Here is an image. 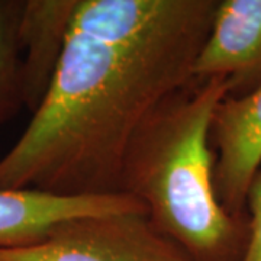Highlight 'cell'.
I'll return each mask as SVG.
<instances>
[{
  "instance_id": "cell-7",
  "label": "cell",
  "mask_w": 261,
  "mask_h": 261,
  "mask_svg": "<svg viewBox=\"0 0 261 261\" xmlns=\"http://www.w3.org/2000/svg\"><path fill=\"white\" fill-rule=\"evenodd\" d=\"M79 0H23L19 22L23 105L42 102L63 57Z\"/></svg>"
},
{
  "instance_id": "cell-5",
  "label": "cell",
  "mask_w": 261,
  "mask_h": 261,
  "mask_svg": "<svg viewBox=\"0 0 261 261\" xmlns=\"http://www.w3.org/2000/svg\"><path fill=\"white\" fill-rule=\"evenodd\" d=\"M222 77L228 97H244L261 86V0H219L192 79Z\"/></svg>"
},
{
  "instance_id": "cell-9",
  "label": "cell",
  "mask_w": 261,
  "mask_h": 261,
  "mask_svg": "<svg viewBox=\"0 0 261 261\" xmlns=\"http://www.w3.org/2000/svg\"><path fill=\"white\" fill-rule=\"evenodd\" d=\"M247 214L250 216L251 233L244 261H261V168L248 187Z\"/></svg>"
},
{
  "instance_id": "cell-6",
  "label": "cell",
  "mask_w": 261,
  "mask_h": 261,
  "mask_svg": "<svg viewBox=\"0 0 261 261\" xmlns=\"http://www.w3.org/2000/svg\"><path fill=\"white\" fill-rule=\"evenodd\" d=\"M147 212L126 193L65 196L38 189H0V248L42 243L63 222L97 215Z\"/></svg>"
},
{
  "instance_id": "cell-1",
  "label": "cell",
  "mask_w": 261,
  "mask_h": 261,
  "mask_svg": "<svg viewBox=\"0 0 261 261\" xmlns=\"http://www.w3.org/2000/svg\"><path fill=\"white\" fill-rule=\"evenodd\" d=\"M218 3L79 0L47 93L0 159V189L122 193L134 134L192 80Z\"/></svg>"
},
{
  "instance_id": "cell-4",
  "label": "cell",
  "mask_w": 261,
  "mask_h": 261,
  "mask_svg": "<svg viewBox=\"0 0 261 261\" xmlns=\"http://www.w3.org/2000/svg\"><path fill=\"white\" fill-rule=\"evenodd\" d=\"M215 152L214 185L228 214H247V193L261 168V86L244 97H228L216 106L211 125Z\"/></svg>"
},
{
  "instance_id": "cell-3",
  "label": "cell",
  "mask_w": 261,
  "mask_h": 261,
  "mask_svg": "<svg viewBox=\"0 0 261 261\" xmlns=\"http://www.w3.org/2000/svg\"><path fill=\"white\" fill-rule=\"evenodd\" d=\"M0 261H196L147 212L97 215L58 225L42 243L0 248Z\"/></svg>"
},
{
  "instance_id": "cell-2",
  "label": "cell",
  "mask_w": 261,
  "mask_h": 261,
  "mask_svg": "<svg viewBox=\"0 0 261 261\" xmlns=\"http://www.w3.org/2000/svg\"><path fill=\"white\" fill-rule=\"evenodd\" d=\"M226 94L222 77L192 79L145 118L122 163V193L196 261H244L250 243V216L228 214L215 192L211 125Z\"/></svg>"
},
{
  "instance_id": "cell-8",
  "label": "cell",
  "mask_w": 261,
  "mask_h": 261,
  "mask_svg": "<svg viewBox=\"0 0 261 261\" xmlns=\"http://www.w3.org/2000/svg\"><path fill=\"white\" fill-rule=\"evenodd\" d=\"M23 0H0V126L23 105L19 22Z\"/></svg>"
}]
</instances>
